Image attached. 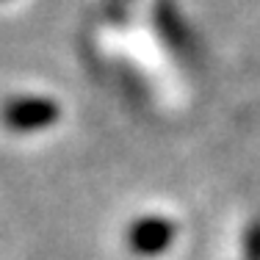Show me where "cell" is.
<instances>
[{"label": "cell", "mask_w": 260, "mask_h": 260, "mask_svg": "<svg viewBox=\"0 0 260 260\" xmlns=\"http://www.w3.org/2000/svg\"><path fill=\"white\" fill-rule=\"evenodd\" d=\"M244 257H246V260H260V221H255V224L246 230Z\"/></svg>", "instance_id": "3957f363"}, {"label": "cell", "mask_w": 260, "mask_h": 260, "mask_svg": "<svg viewBox=\"0 0 260 260\" xmlns=\"http://www.w3.org/2000/svg\"><path fill=\"white\" fill-rule=\"evenodd\" d=\"M58 116V108L50 100H14L3 111V119L14 130H36L47 127Z\"/></svg>", "instance_id": "7a4b0ae2"}, {"label": "cell", "mask_w": 260, "mask_h": 260, "mask_svg": "<svg viewBox=\"0 0 260 260\" xmlns=\"http://www.w3.org/2000/svg\"><path fill=\"white\" fill-rule=\"evenodd\" d=\"M175 241V224L160 216H147L139 219L127 230V244L139 255H158Z\"/></svg>", "instance_id": "6da1fadb"}]
</instances>
